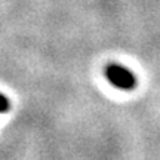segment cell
Segmentation results:
<instances>
[{"label": "cell", "mask_w": 160, "mask_h": 160, "mask_svg": "<svg viewBox=\"0 0 160 160\" xmlns=\"http://www.w3.org/2000/svg\"><path fill=\"white\" fill-rule=\"evenodd\" d=\"M104 74L110 83H113L116 88H119L122 91H132L137 86L135 74L120 64H108L104 70Z\"/></svg>", "instance_id": "6da1fadb"}, {"label": "cell", "mask_w": 160, "mask_h": 160, "mask_svg": "<svg viewBox=\"0 0 160 160\" xmlns=\"http://www.w3.org/2000/svg\"><path fill=\"white\" fill-rule=\"evenodd\" d=\"M9 108H11V102H9V99H8L3 93H0V113H6Z\"/></svg>", "instance_id": "7a4b0ae2"}]
</instances>
